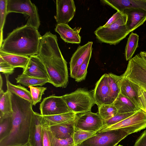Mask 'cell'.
<instances>
[{"instance_id":"cell-1","label":"cell","mask_w":146,"mask_h":146,"mask_svg":"<svg viewBox=\"0 0 146 146\" xmlns=\"http://www.w3.org/2000/svg\"><path fill=\"white\" fill-rule=\"evenodd\" d=\"M11 93L13 112L11 128L0 139V146H27L35 115L32 103Z\"/></svg>"},{"instance_id":"cell-2","label":"cell","mask_w":146,"mask_h":146,"mask_svg":"<svg viewBox=\"0 0 146 146\" xmlns=\"http://www.w3.org/2000/svg\"><path fill=\"white\" fill-rule=\"evenodd\" d=\"M56 35L50 31L42 36L37 56L44 65L49 83L56 87L66 88L68 82L67 62L58 43Z\"/></svg>"},{"instance_id":"cell-3","label":"cell","mask_w":146,"mask_h":146,"mask_svg":"<svg viewBox=\"0 0 146 146\" xmlns=\"http://www.w3.org/2000/svg\"><path fill=\"white\" fill-rule=\"evenodd\" d=\"M41 37L37 29L25 24L8 35L0 46V51L29 57L37 55Z\"/></svg>"},{"instance_id":"cell-4","label":"cell","mask_w":146,"mask_h":146,"mask_svg":"<svg viewBox=\"0 0 146 146\" xmlns=\"http://www.w3.org/2000/svg\"><path fill=\"white\" fill-rule=\"evenodd\" d=\"M127 15L123 14L117 21L106 27L100 26L94 32L100 42L116 45L130 33L126 26Z\"/></svg>"},{"instance_id":"cell-5","label":"cell","mask_w":146,"mask_h":146,"mask_svg":"<svg viewBox=\"0 0 146 146\" xmlns=\"http://www.w3.org/2000/svg\"><path fill=\"white\" fill-rule=\"evenodd\" d=\"M62 96L70 111L77 115L91 111L95 104L93 94L83 88Z\"/></svg>"},{"instance_id":"cell-6","label":"cell","mask_w":146,"mask_h":146,"mask_svg":"<svg viewBox=\"0 0 146 146\" xmlns=\"http://www.w3.org/2000/svg\"><path fill=\"white\" fill-rule=\"evenodd\" d=\"M132 132L123 128L98 131L94 135L83 142L80 146H115Z\"/></svg>"},{"instance_id":"cell-7","label":"cell","mask_w":146,"mask_h":146,"mask_svg":"<svg viewBox=\"0 0 146 146\" xmlns=\"http://www.w3.org/2000/svg\"><path fill=\"white\" fill-rule=\"evenodd\" d=\"M123 78L142 88L146 91V60L137 54L129 60Z\"/></svg>"},{"instance_id":"cell-8","label":"cell","mask_w":146,"mask_h":146,"mask_svg":"<svg viewBox=\"0 0 146 146\" xmlns=\"http://www.w3.org/2000/svg\"><path fill=\"white\" fill-rule=\"evenodd\" d=\"M8 14L14 12L26 14L28 19L26 24L38 30L40 21L37 7L30 0H7Z\"/></svg>"},{"instance_id":"cell-9","label":"cell","mask_w":146,"mask_h":146,"mask_svg":"<svg viewBox=\"0 0 146 146\" xmlns=\"http://www.w3.org/2000/svg\"><path fill=\"white\" fill-rule=\"evenodd\" d=\"M104 120L98 113L89 111L77 115L75 129L97 133L102 128Z\"/></svg>"},{"instance_id":"cell-10","label":"cell","mask_w":146,"mask_h":146,"mask_svg":"<svg viewBox=\"0 0 146 146\" xmlns=\"http://www.w3.org/2000/svg\"><path fill=\"white\" fill-rule=\"evenodd\" d=\"M40 114L49 115L71 112L62 96L52 94L44 98L40 104Z\"/></svg>"},{"instance_id":"cell-11","label":"cell","mask_w":146,"mask_h":146,"mask_svg":"<svg viewBox=\"0 0 146 146\" xmlns=\"http://www.w3.org/2000/svg\"><path fill=\"white\" fill-rule=\"evenodd\" d=\"M127 128L133 133L137 132L146 128V113L139 109L134 114L121 121L99 131Z\"/></svg>"},{"instance_id":"cell-12","label":"cell","mask_w":146,"mask_h":146,"mask_svg":"<svg viewBox=\"0 0 146 146\" xmlns=\"http://www.w3.org/2000/svg\"><path fill=\"white\" fill-rule=\"evenodd\" d=\"M93 95L95 104L98 106L111 104L113 102L111 96L107 74H103L96 82Z\"/></svg>"},{"instance_id":"cell-13","label":"cell","mask_w":146,"mask_h":146,"mask_svg":"<svg viewBox=\"0 0 146 146\" xmlns=\"http://www.w3.org/2000/svg\"><path fill=\"white\" fill-rule=\"evenodd\" d=\"M56 14L54 18L57 24H68L73 18L76 7L73 0H57Z\"/></svg>"},{"instance_id":"cell-14","label":"cell","mask_w":146,"mask_h":146,"mask_svg":"<svg viewBox=\"0 0 146 146\" xmlns=\"http://www.w3.org/2000/svg\"><path fill=\"white\" fill-rule=\"evenodd\" d=\"M93 42H88L78 46L73 54L70 62V77L75 79L78 70L88 55L92 53Z\"/></svg>"},{"instance_id":"cell-15","label":"cell","mask_w":146,"mask_h":146,"mask_svg":"<svg viewBox=\"0 0 146 146\" xmlns=\"http://www.w3.org/2000/svg\"><path fill=\"white\" fill-rule=\"evenodd\" d=\"M23 73L29 76L49 80L45 66L37 55L29 57V61L23 70Z\"/></svg>"},{"instance_id":"cell-16","label":"cell","mask_w":146,"mask_h":146,"mask_svg":"<svg viewBox=\"0 0 146 146\" xmlns=\"http://www.w3.org/2000/svg\"><path fill=\"white\" fill-rule=\"evenodd\" d=\"M123 13L127 15L126 26L128 31L133 32L146 21V11L137 8L126 9Z\"/></svg>"},{"instance_id":"cell-17","label":"cell","mask_w":146,"mask_h":146,"mask_svg":"<svg viewBox=\"0 0 146 146\" xmlns=\"http://www.w3.org/2000/svg\"><path fill=\"white\" fill-rule=\"evenodd\" d=\"M81 29V28L78 27L73 29L68 24H57L55 31L65 42L78 44L81 42L79 33Z\"/></svg>"},{"instance_id":"cell-18","label":"cell","mask_w":146,"mask_h":146,"mask_svg":"<svg viewBox=\"0 0 146 146\" xmlns=\"http://www.w3.org/2000/svg\"><path fill=\"white\" fill-rule=\"evenodd\" d=\"M101 1L122 13L124 10L128 8L139 9L146 11V0H103Z\"/></svg>"},{"instance_id":"cell-19","label":"cell","mask_w":146,"mask_h":146,"mask_svg":"<svg viewBox=\"0 0 146 146\" xmlns=\"http://www.w3.org/2000/svg\"><path fill=\"white\" fill-rule=\"evenodd\" d=\"M40 114L35 112L32 120L27 146H42Z\"/></svg>"},{"instance_id":"cell-20","label":"cell","mask_w":146,"mask_h":146,"mask_svg":"<svg viewBox=\"0 0 146 146\" xmlns=\"http://www.w3.org/2000/svg\"><path fill=\"white\" fill-rule=\"evenodd\" d=\"M75 120L47 127L55 137L65 139L73 136L75 130Z\"/></svg>"},{"instance_id":"cell-21","label":"cell","mask_w":146,"mask_h":146,"mask_svg":"<svg viewBox=\"0 0 146 146\" xmlns=\"http://www.w3.org/2000/svg\"><path fill=\"white\" fill-rule=\"evenodd\" d=\"M40 116L42 125L48 127L75 120L77 115L72 112H70L49 115H42L40 114Z\"/></svg>"},{"instance_id":"cell-22","label":"cell","mask_w":146,"mask_h":146,"mask_svg":"<svg viewBox=\"0 0 146 146\" xmlns=\"http://www.w3.org/2000/svg\"><path fill=\"white\" fill-rule=\"evenodd\" d=\"M139 87V86L127 79L122 77L120 84V92L130 100L138 108L137 92Z\"/></svg>"},{"instance_id":"cell-23","label":"cell","mask_w":146,"mask_h":146,"mask_svg":"<svg viewBox=\"0 0 146 146\" xmlns=\"http://www.w3.org/2000/svg\"><path fill=\"white\" fill-rule=\"evenodd\" d=\"M13 112L11 92L0 90V120L11 117Z\"/></svg>"},{"instance_id":"cell-24","label":"cell","mask_w":146,"mask_h":146,"mask_svg":"<svg viewBox=\"0 0 146 146\" xmlns=\"http://www.w3.org/2000/svg\"><path fill=\"white\" fill-rule=\"evenodd\" d=\"M112 104L116 108L118 113L136 112L140 109L130 100L120 92Z\"/></svg>"},{"instance_id":"cell-25","label":"cell","mask_w":146,"mask_h":146,"mask_svg":"<svg viewBox=\"0 0 146 146\" xmlns=\"http://www.w3.org/2000/svg\"><path fill=\"white\" fill-rule=\"evenodd\" d=\"M0 56L14 68L24 69L29 61V57L5 53L0 51Z\"/></svg>"},{"instance_id":"cell-26","label":"cell","mask_w":146,"mask_h":146,"mask_svg":"<svg viewBox=\"0 0 146 146\" xmlns=\"http://www.w3.org/2000/svg\"><path fill=\"white\" fill-rule=\"evenodd\" d=\"M7 90L19 97L33 102V100L30 92L25 87L22 86L20 84L14 85L9 80V75L5 74Z\"/></svg>"},{"instance_id":"cell-27","label":"cell","mask_w":146,"mask_h":146,"mask_svg":"<svg viewBox=\"0 0 146 146\" xmlns=\"http://www.w3.org/2000/svg\"><path fill=\"white\" fill-rule=\"evenodd\" d=\"M17 83L21 84L26 87L42 86L47 83H49L48 80L36 78L29 76L23 73L18 75L15 78Z\"/></svg>"},{"instance_id":"cell-28","label":"cell","mask_w":146,"mask_h":146,"mask_svg":"<svg viewBox=\"0 0 146 146\" xmlns=\"http://www.w3.org/2000/svg\"><path fill=\"white\" fill-rule=\"evenodd\" d=\"M139 36L136 33L131 32L128 38L125 49V56L126 60L132 58L138 47Z\"/></svg>"},{"instance_id":"cell-29","label":"cell","mask_w":146,"mask_h":146,"mask_svg":"<svg viewBox=\"0 0 146 146\" xmlns=\"http://www.w3.org/2000/svg\"><path fill=\"white\" fill-rule=\"evenodd\" d=\"M108 74L111 96L114 102L120 92V84L122 77L111 73Z\"/></svg>"},{"instance_id":"cell-30","label":"cell","mask_w":146,"mask_h":146,"mask_svg":"<svg viewBox=\"0 0 146 146\" xmlns=\"http://www.w3.org/2000/svg\"><path fill=\"white\" fill-rule=\"evenodd\" d=\"M98 107V113L104 121L110 119L117 113L116 108L112 104L102 105Z\"/></svg>"},{"instance_id":"cell-31","label":"cell","mask_w":146,"mask_h":146,"mask_svg":"<svg viewBox=\"0 0 146 146\" xmlns=\"http://www.w3.org/2000/svg\"><path fill=\"white\" fill-rule=\"evenodd\" d=\"M97 133L75 130L73 137L74 146H80L83 142L94 135Z\"/></svg>"},{"instance_id":"cell-32","label":"cell","mask_w":146,"mask_h":146,"mask_svg":"<svg viewBox=\"0 0 146 146\" xmlns=\"http://www.w3.org/2000/svg\"><path fill=\"white\" fill-rule=\"evenodd\" d=\"M47 128L50 146H74L73 136L65 139H59L55 137Z\"/></svg>"},{"instance_id":"cell-33","label":"cell","mask_w":146,"mask_h":146,"mask_svg":"<svg viewBox=\"0 0 146 146\" xmlns=\"http://www.w3.org/2000/svg\"><path fill=\"white\" fill-rule=\"evenodd\" d=\"M30 92L33 100V106H35L38 103L41 101L42 95L47 89L46 87H34L29 86Z\"/></svg>"},{"instance_id":"cell-34","label":"cell","mask_w":146,"mask_h":146,"mask_svg":"<svg viewBox=\"0 0 146 146\" xmlns=\"http://www.w3.org/2000/svg\"><path fill=\"white\" fill-rule=\"evenodd\" d=\"M135 112L124 113H118L117 112V113L115 116L111 118L106 121H104L103 127L101 130L104 129L109 126L121 121L132 115Z\"/></svg>"},{"instance_id":"cell-35","label":"cell","mask_w":146,"mask_h":146,"mask_svg":"<svg viewBox=\"0 0 146 146\" xmlns=\"http://www.w3.org/2000/svg\"><path fill=\"white\" fill-rule=\"evenodd\" d=\"M7 0H0V45L3 41V29L5 23L6 17L8 14L7 10Z\"/></svg>"},{"instance_id":"cell-36","label":"cell","mask_w":146,"mask_h":146,"mask_svg":"<svg viewBox=\"0 0 146 146\" xmlns=\"http://www.w3.org/2000/svg\"><path fill=\"white\" fill-rule=\"evenodd\" d=\"M91 55L92 53L88 55L79 67L74 79L76 82H79L85 79L87 73V68Z\"/></svg>"},{"instance_id":"cell-37","label":"cell","mask_w":146,"mask_h":146,"mask_svg":"<svg viewBox=\"0 0 146 146\" xmlns=\"http://www.w3.org/2000/svg\"><path fill=\"white\" fill-rule=\"evenodd\" d=\"M137 93L139 108L146 113V91L139 86Z\"/></svg>"},{"instance_id":"cell-38","label":"cell","mask_w":146,"mask_h":146,"mask_svg":"<svg viewBox=\"0 0 146 146\" xmlns=\"http://www.w3.org/2000/svg\"><path fill=\"white\" fill-rule=\"evenodd\" d=\"M11 124V117L0 120V139L9 131Z\"/></svg>"},{"instance_id":"cell-39","label":"cell","mask_w":146,"mask_h":146,"mask_svg":"<svg viewBox=\"0 0 146 146\" xmlns=\"http://www.w3.org/2000/svg\"><path fill=\"white\" fill-rule=\"evenodd\" d=\"M15 68L11 66L0 56V71L5 74L11 75L13 73Z\"/></svg>"},{"instance_id":"cell-40","label":"cell","mask_w":146,"mask_h":146,"mask_svg":"<svg viewBox=\"0 0 146 146\" xmlns=\"http://www.w3.org/2000/svg\"><path fill=\"white\" fill-rule=\"evenodd\" d=\"M42 146H50V140L47 127L42 125Z\"/></svg>"},{"instance_id":"cell-41","label":"cell","mask_w":146,"mask_h":146,"mask_svg":"<svg viewBox=\"0 0 146 146\" xmlns=\"http://www.w3.org/2000/svg\"><path fill=\"white\" fill-rule=\"evenodd\" d=\"M134 146H146V130L143 131L137 139Z\"/></svg>"},{"instance_id":"cell-42","label":"cell","mask_w":146,"mask_h":146,"mask_svg":"<svg viewBox=\"0 0 146 146\" xmlns=\"http://www.w3.org/2000/svg\"><path fill=\"white\" fill-rule=\"evenodd\" d=\"M123 14V13L120 11H117L103 26L104 27H107L115 22L121 17Z\"/></svg>"},{"instance_id":"cell-43","label":"cell","mask_w":146,"mask_h":146,"mask_svg":"<svg viewBox=\"0 0 146 146\" xmlns=\"http://www.w3.org/2000/svg\"><path fill=\"white\" fill-rule=\"evenodd\" d=\"M139 54L141 56L144 57L146 60V52L141 51Z\"/></svg>"},{"instance_id":"cell-44","label":"cell","mask_w":146,"mask_h":146,"mask_svg":"<svg viewBox=\"0 0 146 146\" xmlns=\"http://www.w3.org/2000/svg\"><path fill=\"white\" fill-rule=\"evenodd\" d=\"M0 90L2 89V87L3 86V80L1 77V75L0 74Z\"/></svg>"},{"instance_id":"cell-45","label":"cell","mask_w":146,"mask_h":146,"mask_svg":"<svg viewBox=\"0 0 146 146\" xmlns=\"http://www.w3.org/2000/svg\"><path fill=\"white\" fill-rule=\"evenodd\" d=\"M117 146H123L122 145H119Z\"/></svg>"}]
</instances>
